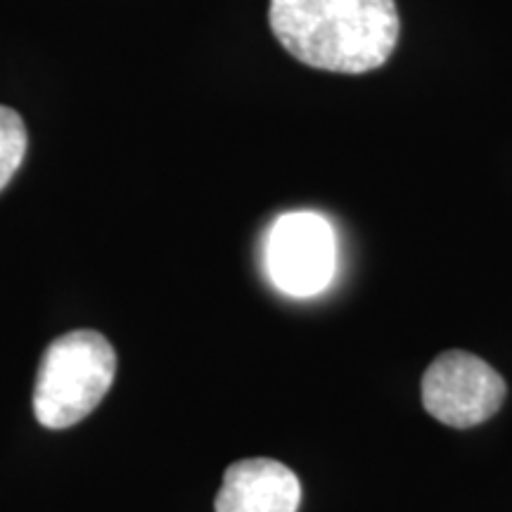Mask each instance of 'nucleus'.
Wrapping results in <instances>:
<instances>
[{
  "instance_id": "f257e3e1",
  "label": "nucleus",
  "mask_w": 512,
  "mask_h": 512,
  "mask_svg": "<svg viewBox=\"0 0 512 512\" xmlns=\"http://www.w3.org/2000/svg\"><path fill=\"white\" fill-rule=\"evenodd\" d=\"M268 19L292 57L337 74L382 67L401 31L394 0H271Z\"/></svg>"
},
{
  "instance_id": "39448f33",
  "label": "nucleus",
  "mask_w": 512,
  "mask_h": 512,
  "mask_svg": "<svg viewBox=\"0 0 512 512\" xmlns=\"http://www.w3.org/2000/svg\"><path fill=\"white\" fill-rule=\"evenodd\" d=\"M302 484L290 467L271 458L238 460L223 472L216 512H297Z\"/></svg>"
},
{
  "instance_id": "7ed1b4c3",
  "label": "nucleus",
  "mask_w": 512,
  "mask_h": 512,
  "mask_svg": "<svg viewBox=\"0 0 512 512\" xmlns=\"http://www.w3.org/2000/svg\"><path fill=\"white\" fill-rule=\"evenodd\" d=\"M335 266V233L323 216L292 211L273 223L266 242V268L280 292L313 297L330 285Z\"/></svg>"
},
{
  "instance_id": "423d86ee",
  "label": "nucleus",
  "mask_w": 512,
  "mask_h": 512,
  "mask_svg": "<svg viewBox=\"0 0 512 512\" xmlns=\"http://www.w3.org/2000/svg\"><path fill=\"white\" fill-rule=\"evenodd\" d=\"M27 126L15 110L0 105V192L12 181L27 155Z\"/></svg>"
},
{
  "instance_id": "20e7f679",
  "label": "nucleus",
  "mask_w": 512,
  "mask_h": 512,
  "mask_svg": "<svg viewBox=\"0 0 512 512\" xmlns=\"http://www.w3.org/2000/svg\"><path fill=\"white\" fill-rule=\"evenodd\" d=\"M505 399V382L489 363L465 351L434 358L422 377L427 413L448 427H475L489 420Z\"/></svg>"
},
{
  "instance_id": "f03ea898",
  "label": "nucleus",
  "mask_w": 512,
  "mask_h": 512,
  "mask_svg": "<svg viewBox=\"0 0 512 512\" xmlns=\"http://www.w3.org/2000/svg\"><path fill=\"white\" fill-rule=\"evenodd\" d=\"M117 375V354L105 335L74 330L50 342L34 384V415L48 430H67L91 415Z\"/></svg>"
}]
</instances>
